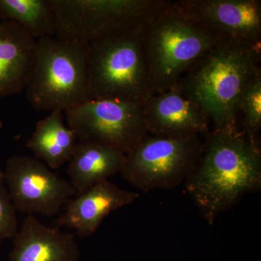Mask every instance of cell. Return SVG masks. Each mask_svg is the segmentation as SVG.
Instances as JSON below:
<instances>
[{"mask_svg":"<svg viewBox=\"0 0 261 261\" xmlns=\"http://www.w3.org/2000/svg\"><path fill=\"white\" fill-rule=\"evenodd\" d=\"M9 192L0 171V241L13 239L18 231V218Z\"/></svg>","mask_w":261,"mask_h":261,"instance_id":"cell-19","label":"cell"},{"mask_svg":"<svg viewBox=\"0 0 261 261\" xmlns=\"http://www.w3.org/2000/svg\"><path fill=\"white\" fill-rule=\"evenodd\" d=\"M79 142L127 154L148 135L142 104L113 99H86L64 111Z\"/></svg>","mask_w":261,"mask_h":261,"instance_id":"cell-8","label":"cell"},{"mask_svg":"<svg viewBox=\"0 0 261 261\" xmlns=\"http://www.w3.org/2000/svg\"><path fill=\"white\" fill-rule=\"evenodd\" d=\"M3 173L15 209L23 214L55 216L77 195L69 181L35 158L13 155Z\"/></svg>","mask_w":261,"mask_h":261,"instance_id":"cell-9","label":"cell"},{"mask_svg":"<svg viewBox=\"0 0 261 261\" xmlns=\"http://www.w3.org/2000/svg\"><path fill=\"white\" fill-rule=\"evenodd\" d=\"M184 184L204 219L214 224L220 214L243 196L260 190L258 141L240 129L213 130L206 135L202 155Z\"/></svg>","mask_w":261,"mask_h":261,"instance_id":"cell-1","label":"cell"},{"mask_svg":"<svg viewBox=\"0 0 261 261\" xmlns=\"http://www.w3.org/2000/svg\"><path fill=\"white\" fill-rule=\"evenodd\" d=\"M125 159L126 154L118 149L79 142L68 161L69 182L80 195L121 172Z\"/></svg>","mask_w":261,"mask_h":261,"instance_id":"cell-15","label":"cell"},{"mask_svg":"<svg viewBox=\"0 0 261 261\" xmlns=\"http://www.w3.org/2000/svg\"><path fill=\"white\" fill-rule=\"evenodd\" d=\"M142 38L153 94L176 86L196 62L224 39L185 16L173 1L145 25Z\"/></svg>","mask_w":261,"mask_h":261,"instance_id":"cell-3","label":"cell"},{"mask_svg":"<svg viewBox=\"0 0 261 261\" xmlns=\"http://www.w3.org/2000/svg\"><path fill=\"white\" fill-rule=\"evenodd\" d=\"M203 145L200 136L170 138L148 135L126 154L120 173L143 192L172 190L186 181L202 155Z\"/></svg>","mask_w":261,"mask_h":261,"instance_id":"cell-7","label":"cell"},{"mask_svg":"<svg viewBox=\"0 0 261 261\" xmlns=\"http://www.w3.org/2000/svg\"><path fill=\"white\" fill-rule=\"evenodd\" d=\"M37 40L18 24L0 20V98L27 88L32 76Z\"/></svg>","mask_w":261,"mask_h":261,"instance_id":"cell-14","label":"cell"},{"mask_svg":"<svg viewBox=\"0 0 261 261\" xmlns=\"http://www.w3.org/2000/svg\"><path fill=\"white\" fill-rule=\"evenodd\" d=\"M0 20L14 22L36 40L56 37V16L51 0H0Z\"/></svg>","mask_w":261,"mask_h":261,"instance_id":"cell-17","label":"cell"},{"mask_svg":"<svg viewBox=\"0 0 261 261\" xmlns=\"http://www.w3.org/2000/svg\"><path fill=\"white\" fill-rule=\"evenodd\" d=\"M185 16L224 39L261 44L260 0H178Z\"/></svg>","mask_w":261,"mask_h":261,"instance_id":"cell-10","label":"cell"},{"mask_svg":"<svg viewBox=\"0 0 261 261\" xmlns=\"http://www.w3.org/2000/svg\"><path fill=\"white\" fill-rule=\"evenodd\" d=\"M64 111L55 110L38 122L27 147L36 159L51 170L59 169L68 163L78 144V137L64 122Z\"/></svg>","mask_w":261,"mask_h":261,"instance_id":"cell-16","label":"cell"},{"mask_svg":"<svg viewBox=\"0 0 261 261\" xmlns=\"http://www.w3.org/2000/svg\"><path fill=\"white\" fill-rule=\"evenodd\" d=\"M13 240L8 261H78L80 245L73 233L43 224L27 215Z\"/></svg>","mask_w":261,"mask_h":261,"instance_id":"cell-13","label":"cell"},{"mask_svg":"<svg viewBox=\"0 0 261 261\" xmlns=\"http://www.w3.org/2000/svg\"><path fill=\"white\" fill-rule=\"evenodd\" d=\"M168 0H51L56 37L90 43L143 29Z\"/></svg>","mask_w":261,"mask_h":261,"instance_id":"cell-6","label":"cell"},{"mask_svg":"<svg viewBox=\"0 0 261 261\" xmlns=\"http://www.w3.org/2000/svg\"><path fill=\"white\" fill-rule=\"evenodd\" d=\"M142 110L149 135L177 138L210 132L208 117L178 85L152 94L142 103Z\"/></svg>","mask_w":261,"mask_h":261,"instance_id":"cell-11","label":"cell"},{"mask_svg":"<svg viewBox=\"0 0 261 261\" xmlns=\"http://www.w3.org/2000/svg\"><path fill=\"white\" fill-rule=\"evenodd\" d=\"M144 28L89 44L87 99L142 104L153 94L142 38Z\"/></svg>","mask_w":261,"mask_h":261,"instance_id":"cell-4","label":"cell"},{"mask_svg":"<svg viewBox=\"0 0 261 261\" xmlns=\"http://www.w3.org/2000/svg\"><path fill=\"white\" fill-rule=\"evenodd\" d=\"M89 44L44 37L37 40L27 97L37 111H66L87 99Z\"/></svg>","mask_w":261,"mask_h":261,"instance_id":"cell-5","label":"cell"},{"mask_svg":"<svg viewBox=\"0 0 261 261\" xmlns=\"http://www.w3.org/2000/svg\"><path fill=\"white\" fill-rule=\"evenodd\" d=\"M242 115V132L252 140L258 141L261 128V68L256 70L244 87L238 103Z\"/></svg>","mask_w":261,"mask_h":261,"instance_id":"cell-18","label":"cell"},{"mask_svg":"<svg viewBox=\"0 0 261 261\" xmlns=\"http://www.w3.org/2000/svg\"><path fill=\"white\" fill-rule=\"evenodd\" d=\"M260 44L224 39L192 65L176 84L207 115L215 130H237L238 103L260 68Z\"/></svg>","mask_w":261,"mask_h":261,"instance_id":"cell-2","label":"cell"},{"mask_svg":"<svg viewBox=\"0 0 261 261\" xmlns=\"http://www.w3.org/2000/svg\"><path fill=\"white\" fill-rule=\"evenodd\" d=\"M138 192L128 191L109 180L98 183L68 202L56 221L57 227L74 230L80 238L92 236L113 211L134 203Z\"/></svg>","mask_w":261,"mask_h":261,"instance_id":"cell-12","label":"cell"}]
</instances>
